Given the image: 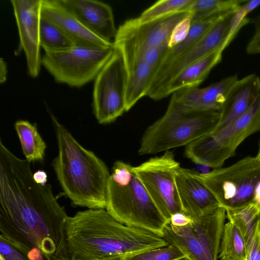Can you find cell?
I'll list each match as a JSON object with an SVG mask.
<instances>
[{
  "instance_id": "7402d4cb",
  "label": "cell",
  "mask_w": 260,
  "mask_h": 260,
  "mask_svg": "<svg viewBox=\"0 0 260 260\" xmlns=\"http://www.w3.org/2000/svg\"><path fill=\"white\" fill-rule=\"evenodd\" d=\"M14 126L25 159L29 162L43 161L47 146L37 127L24 120L17 121Z\"/></svg>"
},
{
  "instance_id": "8fae6325",
  "label": "cell",
  "mask_w": 260,
  "mask_h": 260,
  "mask_svg": "<svg viewBox=\"0 0 260 260\" xmlns=\"http://www.w3.org/2000/svg\"><path fill=\"white\" fill-rule=\"evenodd\" d=\"M236 11L220 15L209 29L190 48L167 66L158 69L152 79L147 96L154 101L159 100L164 89L182 70L208 55L222 44L228 46L230 44L228 37Z\"/></svg>"
},
{
  "instance_id": "7c38bea8",
  "label": "cell",
  "mask_w": 260,
  "mask_h": 260,
  "mask_svg": "<svg viewBox=\"0 0 260 260\" xmlns=\"http://www.w3.org/2000/svg\"><path fill=\"white\" fill-rule=\"evenodd\" d=\"M190 15V11H181L144 22L137 18L126 20L117 28L113 43L138 51L159 47L168 42L176 25Z\"/></svg>"
},
{
  "instance_id": "4fadbf2b",
  "label": "cell",
  "mask_w": 260,
  "mask_h": 260,
  "mask_svg": "<svg viewBox=\"0 0 260 260\" xmlns=\"http://www.w3.org/2000/svg\"><path fill=\"white\" fill-rule=\"evenodd\" d=\"M19 37V49L24 51L27 72L37 77L42 66L39 39L42 0H11Z\"/></svg>"
},
{
  "instance_id": "44dd1931",
  "label": "cell",
  "mask_w": 260,
  "mask_h": 260,
  "mask_svg": "<svg viewBox=\"0 0 260 260\" xmlns=\"http://www.w3.org/2000/svg\"><path fill=\"white\" fill-rule=\"evenodd\" d=\"M226 47L222 44L215 50L191 64L173 78L159 96V100L179 90L198 87L209 74L211 70L221 60L222 52Z\"/></svg>"
},
{
  "instance_id": "9a60e30c",
  "label": "cell",
  "mask_w": 260,
  "mask_h": 260,
  "mask_svg": "<svg viewBox=\"0 0 260 260\" xmlns=\"http://www.w3.org/2000/svg\"><path fill=\"white\" fill-rule=\"evenodd\" d=\"M41 16L58 26L75 46L97 48L113 47L87 29L59 0H42Z\"/></svg>"
},
{
  "instance_id": "4dcf8cb0",
  "label": "cell",
  "mask_w": 260,
  "mask_h": 260,
  "mask_svg": "<svg viewBox=\"0 0 260 260\" xmlns=\"http://www.w3.org/2000/svg\"><path fill=\"white\" fill-rule=\"evenodd\" d=\"M0 255L6 260H29L26 254L1 238Z\"/></svg>"
},
{
  "instance_id": "f546056e",
  "label": "cell",
  "mask_w": 260,
  "mask_h": 260,
  "mask_svg": "<svg viewBox=\"0 0 260 260\" xmlns=\"http://www.w3.org/2000/svg\"><path fill=\"white\" fill-rule=\"evenodd\" d=\"M191 24V15L178 23L169 39L168 47L171 48L183 41L187 36Z\"/></svg>"
},
{
  "instance_id": "ab89813d",
  "label": "cell",
  "mask_w": 260,
  "mask_h": 260,
  "mask_svg": "<svg viewBox=\"0 0 260 260\" xmlns=\"http://www.w3.org/2000/svg\"><path fill=\"white\" fill-rule=\"evenodd\" d=\"M0 260H6L2 255H0Z\"/></svg>"
},
{
  "instance_id": "30bf717a",
  "label": "cell",
  "mask_w": 260,
  "mask_h": 260,
  "mask_svg": "<svg viewBox=\"0 0 260 260\" xmlns=\"http://www.w3.org/2000/svg\"><path fill=\"white\" fill-rule=\"evenodd\" d=\"M114 47L93 85V112L100 124L112 122L126 112V69L120 50Z\"/></svg>"
},
{
  "instance_id": "d4e9b609",
  "label": "cell",
  "mask_w": 260,
  "mask_h": 260,
  "mask_svg": "<svg viewBox=\"0 0 260 260\" xmlns=\"http://www.w3.org/2000/svg\"><path fill=\"white\" fill-rule=\"evenodd\" d=\"M40 47L45 52H56L75 46L72 40L58 26L41 16L39 24Z\"/></svg>"
},
{
  "instance_id": "8992f818",
  "label": "cell",
  "mask_w": 260,
  "mask_h": 260,
  "mask_svg": "<svg viewBox=\"0 0 260 260\" xmlns=\"http://www.w3.org/2000/svg\"><path fill=\"white\" fill-rule=\"evenodd\" d=\"M225 218V210L220 206L211 213L191 218L183 226L168 222L162 237L190 260H217Z\"/></svg>"
},
{
  "instance_id": "603a6c76",
  "label": "cell",
  "mask_w": 260,
  "mask_h": 260,
  "mask_svg": "<svg viewBox=\"0 0 260 260\" xmlns=\"http://www.w3.org/2000/svg\"><path fill=\"white\" fill-rule=\"evenodd\" d=\"M220 260H246V242L241 230L233 222L224 224L219 247Z\"/></svg>"
},
{
  "instance_id": "5b68a950",
  "label": "cell",
  "mask_w": 260,
  "mask_h": 260,
  "mask_svg": "<svg viewBox=\"0 0 260 260\" xmlns=\"http://www.w3.org/2000/svg\"><path fill=\"white\" fill-rule=\"evenodd\" d=\"M221 117L220 110H198L183 105L172 94L164 115L146 129L141 139L140 155L155 154L186 146L213 133Z\"/></svg>"
},
{
  "instance_id": "83f0119b",
  "label": "cell",
  "mask_w": 260,
  "mask_h": 260,
  "mask_svg": "<svg viewBox=\"0 0 260 260\" xmlns=\"http://www.w3.org/2000/svg\"><path fill=\"white\" fill-rule=\"evenodd\" d=\"M185 257L178 247L169 244L127 256L123 260H179Z\"/></svg>"
},
{
  "instance_id": "f35d334b",
  "label": "cell",
  "mask_w": 260,
  "mask_h": 260,
  "mask_svg": "<svg viewBox=\"0 0 260 260\" xmlns=\"http://www.w3.org/2000/svg\"><path fill=\"white\" fill-rule=\"evenodd\" d=\"M179 260H190V259L188 258H187V257H185L181 258Z\"/></svg>"
},
{
  "instance_id": "e575fe53",
  "label": "cell",
  "mask_w": 260,
  "mask_h": 260,
  "mask_svg": "<svg viewBox=\"0 0 260 260\" xmlns=\"http://www.w3.org/2000/svg\"><path fill=\"white\" fill-rule=\"evenodd\" d=\"M29 260H46L41 251L37 248L30 249L27 253Z\"/></svg>"
},
{
  "instance_id": "3957f363",
  "label": "cell",
  "mask_w": 260,
  "mask_h": 260,
  "mask_svg": "<svg viewBox=\"0 0 260 260\" xmlns=\"http://www.w3.org/2000/svg\"><path fill=\"white\" fill-rule=\"evenodd\" d=\"M58 154L52 166L65 194L76 206L106 209L110 173L105 162L83 147L53 115Z\"/></svg>"
},
{
  "instance_id": "484cf974",
  "label": "cell",
  "mask_w": 260,
  "mask_h": 260,
  "mask_svg": "<svg viewBox=\"0 0 260 260\" xmlns=\"http://www.w3.org/2000/svg\"><path fill=\"white\" fill-rule=\"evenodd\" d=\"M220 16L191 22L187 36L181 42L168 49L156 71L170 63L190 48L209 29Z\"/></svg>"
},
{
  "instance_id": "ac0fdd59",
  "label": "cell",
  "mask_w": 260,
  "mask_h": 260,
  "mask_svg": "<svg viewBox=\"0 0 260 260\" xmlns=\"http://www.w3.org/2000/svg\"><path fill=\"white\" fill-rule=\"evenodd\" d=\"M114 45L120 50L126 69L127 112L141 99L147 95L155 70L130 47L121 44H114Z\"/></svg>"
},
{
  "instance_id": "52a82bcc",
  "label": "cell",
  "mask_w": 260,
  "mask_h": 260,
  "mask_svg": "<svg viewBox=\"0 0 260 260\" xmlns=\"http://www.w3.org/2000/svg\"><path fill=\"white\" fill-rule=\"evenodd\" d=\"M199 176L220 207H240L253 202L260 182V158L247 156L228 167L199 173Z\"/></svg>"
},
{
  "instance_id": "74e56055",
  "label": "cell",
  "mask_w": 260,
  "mask_h": 260,
  "mask_svg": "<svg viewBox=\"0 0 260 260\" xmlns=\"http://www.w3.org/2000/svg\"><path fill=\"white\" fill-rule=\"evenodd\" d=\"M253 202L260 206V182L258 183L255 187Z\"/></svg>"
},
{
  "instance_id": "2e32d148",
  "label": "cell",
  "mask_w": 260,
  "mask_h": 260,
  "mask_svg": "<svg viewBox=\"0 0 260 260\" xmlns=\"http://www.w3.org/2000/svg\"><path fill=\"white\" fill-rule=\"evenodd\" d=\"M87 29L101 38L111 42L117 29L111 7L96 0H59Z\"/></svg>"
},
{
  "instance_id": "5bb4252c",
  "label": "cell",
  "mask_w": 260,
  "mask_h": 260,
  "mask_svg": "<svg viewBox=\"0 0 260 260\" xmlns=\"http://www.w3.org/2000/svg\"><path fill=\"white\" fill-rule=\"evenodd\" d=\"M175 182L182 212L191 218L211 213L220 207L199 172L180 167Z\"/></svg>"
},
{
  "instance_id": "e0dca14e",
  "label": "cell",
  "mask_w": 260,
  "mask_h": 260,
  "mask_svg": "<svg viewBox=\"0 0 260 260\" xmlns=\"http://www.w3.org/2000/svg\"><path fill=\"white\" fill-rule=\"evenodd\" d=\"M260 131V91L248 110L230 125L214 131L212 137L226 160L249 136Z\"/></svg>"
},
{
  "instance_id": "6da1fadb",
  "label": "cell",
  "mask_w": 260,
  "mask_h": 260,
  "mask_svg": "<svg viewBox=\"0 0 260 260\" xmlns=\"http://www.w3.org/2000/svg\"><path fill=\"white\" fill-rule=\"evenodd\" d=\"M30 163L0 140V238L26 255L37 248L46 260H69V216L51 185L35 181Z\"/></svg>"
},
{
  "instance_id": "4316f807",
  "label": "cell",
  "mask_w": 260,
  "mask_h": 260,
  "mask_svg": "<svg viewBox=\"0 0 260 260\" xmlns=\"http://www.w3.org/2000/svg\"><path fill=\"white\" fill-rule=\"evenodd\" d=\"M194 0H161L155 3L137 17L142 22L181 11H188Z\"/></svg>"
},
{
  "instance_id": "d6a6232c",
  "label": "cell",
  "mask_w": 260,
  "mask_h": 260,
  "mask_svg": "<svg viewBox=\"0 0 260 260\" xmlns=\"http://www.w3.org/2000/svg\"><path fill=\"white\" fill-rule=\"evenodd\" d=\"M192 219L182 212L173 214L170 219V223L176 226H183L190 223Z\"/></svg>"
},
{
  "instance_id": "d590c367",
  "label": "cell",
  "mask_w": 260,
  "mask_h": 260,
  "mask_svg": "<svg viewBox=\"0 0 260 260\" xmlns=\"http://www.w3.org/2000/svg\"><path fill=\"white\" fill-rule=\"evenodd\" d=\"M253 235L260 248V212L257 216L253 228Z\"/></svg>"
},
{
  "instance_id": "9c48e42d",
  "label": "cell",
  "mask_w": 260,
  "mask_h": 260,
  "mask_svg": "<svg viewBox=\"0 0 260 260\" xmlns=\"http://www.w3.org/2000/svg\"><path fill=\"white\" fill-rule=\"evenodd\" d=\"M180 167L170 150L133 167L154 203L169 221L173 214L183 213L175 182V174Z\"/></svg>"
},
{
  "instance_id": "1f68e13d",
  "label": "cell",
  "mask_w": 260,
  "mask_h": 260,
  "mask_svg": "<svg viewBox=\"0 0 260 260\" xmlns=\"http://www.w3.org/2000/svg\"><path fill=\"white\" fill-rule=\"evenodd\" d=\"M254 32L247 44L246 52L248 54L260 53V15L253 20Z\"/></svg>"
},
{
  "instance_id": "8d00e7d4",
  "label": "cell",
  "mask_w": 260,
  "mask_h": 260,
  "mask_svg": "<svg viewBox=\"0 0 260 260\" xmlns=\"http://www.w3.org/2000/svg\"><path fill=\"white\" fill-rule=\"evenodd\" d=\"M8 70L6 62L1 58L0 60V82L3 83L6 81Z\"/></svg>"
},
{
  "instance_id": "836d02e7",
  "label": "cell",
  "mask_w": 260,
  "mask_h": 260,
  "mask_svg": "<svg viewBox=\"0 0 260 260\" xmlns=\"http://www.w3.org/2000/svg\"><path fill=\"white\" fill-rule=\"evenodd\" d=\"M33 178L35 181L41 185H44L47 184V174L42 170H38L33 173Z\"/></svg>"
},
{
  "instance_id": "7a4b0ae2",
  "label": "cell",
  "mask_w": 260,
  "mask_h": 260,
  "mask_svg": "<svg viewBox=\"0 0 260 260\" xmlns=\"http://www.w3.org/2000/svg\"><path fill=\"white\" fill-rule=\"evenodd\" d=\"M66 231L69 260H123L169 245L157 234L121 223L104 209H88L69 216Z\"/></svg>"
},
{
  "instance_id": "ba28073f",
  "label": "cell",
  "mask_w": 260,
  "mask_h": 260,
  "mask_svg": "<svg viewBox=\"0 0 260 260\" xmlns=\"http://www.w3.org/2000/svg\"><path fill=\"white\" fill-rule=\"evenodd\" d=\"M114 48L75 46L62 51L45 52L41 63L56 82L81 87L95 79Z\"/></svg>"
},
{
  "instance_id": "f1b7e54d",
  "label": "cell",
  "mask_w": 260,
  "mask_h": 260,
  "mask_svg": "<svg viewBox=\"0 0 260 260\" xmlns=\"http://www.w3.org/2000/svg\"><path fill=\"white\" fill-rule=\"evenodd\" d=\"M130 48L134 50L146 63L155 69V72L160 64L165 54L169 49L168 42L157 47L148 48L139 51Z\"/></svg>"
},
{
  "instance_id": "277c9868",
  "label": "cell",
  "mask_w": 260,
  "mask_h": 260,
  "mask_svg": "<svg viewBox=\"0 0 260 260\" xmlns=\"http://www.w3.org/2000/svg\"><path fill=\"white\" fill-rule=\"evenodd\" d=\"M106 210L121 223L161 236L169 222L154 203L133 167L120 160L114 162L108 180Z\"/></svg>"
},
{
  "instance_id": "cb8c5ba5",
  "label": "cell",
  "mask_w": 260,
  "mask_h": 260,
  "mask_svg": "<svg viewBox=\"0 0 260 260\" xmlns=\"http://www.w3.org/2000/svg\"><path fill=\"white\" fill-rule=\"evenodd\" d=\"M246 1L194 0L188 9L191 22L204 20L238 10Z\"/></svg>"
},
{
  "instance_id": "d6986e66",
  "label": "cell",
  "mask_w": 260,
  "mask_h": 260,
  "mask_svg": "<svg viewBox=\"0 0 260 260\" xmlns=\"http://www.w3.org/2000/svg\"><path fill=\"white\" fill-rule=\"evenodd\" d=\"M238 80L237 75H234L204 88L188 87L173 93L187 108L204 111L220 110Z\"/></svg>"
},
{
  "instance_id": "ffe728a7",
  "label": "cell",
  "mask_w": 260,
  "mask_h": 260,
  "mask_svg": "<svg viewBox=\"0 0 260 260\" xmlns=\"http://www.w3.org/2000/svg\"><path fill=\"white\" fill-rule=\"evenodd\" d=\"M259 91L260 79L255 74H251L239 80L220 110L221 117L215 131L230 125L244 114L250 107Z\"/></svg>"
}]
</instances>
